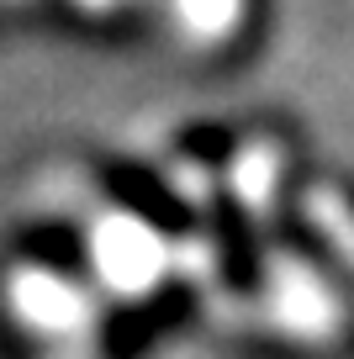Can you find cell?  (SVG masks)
<instances>
[{
	"instance_id": "1",
	"label": "cell",
	"mask_w": 354,
	"mask_h": 359,
	"mask_svg": "<svg viewBox=\"0 0 354 359\" xmlns=\"http://www.w3.org/2000/svg\"><path fill=\"white\" fill-rule=\"evenodd\" d=\"M90 264H96L100 285L117 296H148L175 264V248L164 243L154 222L138 212H106L90 227Z\"/></svg>"
},
{
	"instance_id": "2",
	"label": "cell",
	"mask_w": 354,
	"mask_h": 359,
	"mask_svg": "<svg viewBox=\"0 0 354 359\" xmlns=\"http://www.w3.org/2000/svg\"><path fill=\"white\" fill-rule=\"evenodd\" d=\"M6 302L43 338H64V333H85L90 327V296L48 264H22L16 269L11 285H6Z\"/></svg>"
},
{
	"instance_id": "3",
	"label": "cell",
	"mask_w": 354,
	"mask_h": 359,
	"mask_svg": "<svg viewBox=\"0 0 354 359\" xmlns=\"http://www.w3.org/2000/svg\"><path fill=\"white\" fill-rule=\"evenodd\" d=\"M265 291H270V317L296 338H322V333H333V323H339L333 291L322 285L317 269L301 264V259H286V254L270 259Z\"/></svg>"
},
{
	"instance_id": "4",
	"label": "cell",
	"mask_w": 354,
	"mask_h": 359,
	"mask_svg": "<svg viewBox=\"0 0 354 359\" xmlns=\"http://www.w3.org/2000/svg\"><path fill=\"white\" fill-rule=\"evenodd\" d=\"M275 185H280V148L275 143H244L238 158H232V191H238V201L265 217L270 201H275Z\"/></svg>"
},
{
	"instance_id": "5",
	"label": "cell",
	"mask_w": 354,
	"mask_h": 359,
	"mask_svg": "<svg viewBox=\"0 0 354 359\" xmlns=\"http://www.w3.org/2000/svg\"><path fill=\"white\" fill-rule=\"evenodd\" d=\"M175 6V27L190 43H228L244 27V0H169Z\"/></svg>"
},
{
	"instance_id": "6",
	"label": "cell",
	"mask_w": 354,
	"mask_h": 359,
	"mask_svg": "<svg viewBox=\"0 0 354 359\" xmlns=\"http://www.w3.org/2000/svg\"><path fill=\"white\" fill-rule=\"evenodd\" d=\"M307 217L322 227V238L333 243V254L343 264H354V206L339 191H312L307 196Z\"/></svg>"
},
{
	"instance_id": "7",
	"label": "cell",
	"mask_w": 354,
	"mask_h": 359,
	"mask_svg": "<svg viewBox=\"0 0 354 359\" xmlns=\"http://www.w3.org/2000/svg\"><path fill=\"white\" fill-rule=\"evenodd\" d=\"M79 11H90V16H106V11H117V6H127V0H74Z\"/></svg>"
}]
</instances>
